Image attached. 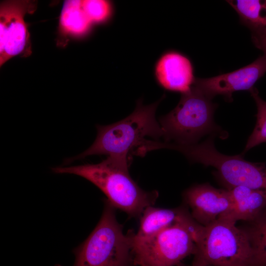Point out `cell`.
Listing matches in <instances>:
<instances>
[{"mask_svg":"<svg viewBox=\"0 0 266 266\" xmlns=\"http://www.w3.org/2000/svg\"><path fill=\"white\" fill-rule=\"evenodd\" d=\"M129 160L107 157L101 162L70 166L52 168L58 174H72L82 177L97 187L116 209L130 216L140 217L144 209L153 205L158 191H146L131 176Z\"/></svg>","mask_w":266,"mask_h":266,"instance_id":"obj_1","label":"cell"},{"mask_svg":"<svg viewBox=\"0 0 266 266\" xmlns=\"http://www.w3.org/2000/svg\"><path fill=\"white\" fill-rule=\"evenodd\" d=\"M163 98L148 105H144L138 100L134 110L126 118L108 125H97V135L92 145L77 156L66 159V164L100 155L131 161V157L143 145L147 137L156 140L163 137V131L155 114Z\"/></svg>","mask_w":266,"mask_h":266,"instance_id":"obj_2","label":"cell"},{"mask_svg":"<svg viewBox=\"0 0 266 266\" xmlns=\"http://www.w3.org/2000/svg\"><path fill=\"white\" fill-rule=\"evenodd\" d=\"M200 226L189 213L181 221L149 237L128 233L134 266H177L195 254Z\"/></svg>","mask_w":266,"mask_h":266,"instance_id":"obj_3","label":"cell"},{"mask_svg":"<svg viewBox=\"0 0 266 266\" xmlns=\"http://www.w3.org/2000/svg\"><path fill=\"white\" fill-rule=\"evenodd\" d=\"M212 136L200 143L166 142L163 147L180 152L192 163L214 167L216 176L227 189L244 186L266 192L265 164L249 162L241 155L228 156L219 152L215 147Z\"/></svg>","mask_w":266,"mask_h":266,"instance_id":"obj_4","label":"cell"},{"mask_svg":"<svg viewBox=\"0 0 266 266\" xmlns=\"http://www.w3.org/2000/svg\"><path fill=\"white\" fill-rule=\"evenodd\" d=\"M235 224L231 218L222 217L207 226H201L192 264L251 266L253 249L248 235Z\"/></svg>","mask_w":266,"mask_h":266,"instance_id":"obj_5","label":"cell"},{"mask_svg":"<svg viewBox=\"0 0 266 266\" xmlns=\"http://www.w3.org/2000/svg\"><path fill=\"white\" fill-rule=\"evenodd\" d=\"M212 100L194 85L182 94L177 106L159 118L164 142L190 145L208 133L222 134L214 121L217 105Z\"/></svg>","mask_w":266,"mask_h":266,"instance_id":"obj_6","label":"cell"},{"mask_svg":"<svg viewBox=\"0 0 266 266\" xmlns=\"http://www.w3.org/2000/svg\"><path fill=\"white\" fill-rule=\"evenodd\" d=\"M74 253L73 266H134L129 233H124L115 208L107 200L100 221Z\"/></svg>","mask_w":266,"mask_h":266,"instance_id":"obj_7","label":"cell"},{"mask_svg":"<svg viewBox=\"0 0 266 266\" xmlns=\"http://www.w3.org/2000/svg\"><path fill=\"white\" fill-rule=\"evenodd\" d=\"M33 0H8L0 6V66L18 55L31 54L30 33L24 20L36 10Z\"/></svg>","mask_w":266,"mask_h":266,"instance_id":"obj_8","label":"cell"},{"mask_svg":"<svg viewBox=\"0 0 266 266\" xmlns=\"http://www.w3.org/2000/svg\"><path fill=\"white\" fill-rule=\"evenodd\" d=\"M183 197L192 218L204 227L220 218L230 217L233 210L229 191L217 189L208 183L190 187L184 192Z\"/></svg>","mask_w":266,"mask_h":266,"instance_id":"obj_9","label":"cell"},{"mask_svg":"<svg viewBox=\"0 0 266 266\" xmlns=\"http://www.w3.org/2000/svg\"><path fill=\"white\" fill-rule=\"evenodd\" d=\"M266 72V55L264 54L251 64L233 71L205 78L195 79L193 85L212 99L217 95L232 100L233 93L250 91Z\"/></svg>","mask_w":266,"mask_h":266,"instance_id":"obj_10","label":"cell"},{"mask_svg":"<svg viewBox=\"0 0 266 266\" xmlns=\"http://www.w3.org/2000/svg\"><path fill=\"white\" fill-rule=\"evenodd\" d=\"M155 75L163 88L182 95L191 90L196 79L190 60L174 51L166 53L160 58L155 67Z\"/></svg>","mask_w":266,"mask_h":266,"instance_id":"obj_11","label":"cell"},{"mask_svg":"<svg viewBox=\"0 0 266 266\" xmlns=\"http://www.w3.org/2000/svg\"><path fill=\"white\" fill-rule=\"evenodd\" d=\"M229 191L234 207L228 217L236 222L244 221L249 227L260 225L266 221V192L244 186H237Z\"/></svg>","mask_w":266,"mask_h":266,"instance_id":"obj_12","label":"cell"},{"mask_svg":"<svg viewBox=\"0 0 266 266\" xmlns=\"http://www.w3.org/2000/svg\"><path fill=\"white\" fill-rule=\"evenodd\" d=\"M184 207L175 208L146 207L141 215L137 232L133 233L137 238H147L181 221L189 213Z\"/></svg>","mask_w":266,"mask_h":266,"instance_id":"obj_13","label":"cell"},{"mask_svg":"<svg viewBox=\"0 0 266 266\" xmlns=\"http://www.w3.org/2000/svg\"><path fill=\"white\" fill-rule=\"evenodd\" d=\"M252 33L266 36V0H227Z\"/></svg>","mask_w":266,"mask_h":266,"instance_id":"obj_14","label":"cell"},{"mask_svg":"<svg viewBox=\"0 0 266 266\" xmlns=\"http://www.w3.org/2000/svg\"><path fill=\"white\" fill-rule=\"evenodd\" d=\"M92 23L83 9L82 0L65 1L59 20L61 33L64 34L81 35L88 32Z\"/></svg>","mask_w":266,"mask_h":266,"instance_id":"obj_15","label":"cell"},{"mask_svg":"<svg viewBox=\"0 0 266 266\" xmlns=\"http://www.w3.org/2000/svg\"><path fill=\"white\" fill-rule=\"evenodd\" d=\"M249 92L257 107L256 123L254 130L249 136L243 153L251 148L266 142V101L259 96L258 90L253 87Z\"/></svg>","mask_w":266,"mask_h":266,"instance_id":"obj_16","label":"cell"},{"mask_svg":"<svg viewBox=\"0 0 266 266\" xmlns=\"http://www.w3.org/2000/svg\"><path fill=\"white\" fill-rule=\"evenodd\" d=\"M253 249L251 266H266V221L262 224L244 229Z\"/></svg>","mask_w":266,"mask_h":266,"instance_id":"obj_17","label":"cell"},{"mask_svg":"<svg viewBox=\"0 0 266 266\" xmlns=\"http://www.w3.org/2000/svg\"><path fill=\"white\" fill-rule=\"evenodd\" d=\"M83 9L92 22H101L108 18L111 10L109 1L104 0H82Z\"/></svg>","mask_w":266,"mask_h":266,"instance_id":"obj_18","label":"cell"},{"mask_svg":"<svg viewBox=\"0 0 266 266\" xmlns=\"http://www.w3.org/2000/svg\"><path fill=\"white\" fill-rule=\"evenodd\" d=\"M252 39L254 45L262 50L266 55V36L262 34L252 33Z\"/></svg>","mask_w":266,"mask_h":266,"instance_id":"obj_19","label":"cell"},{"mask_svg":"<svg viewBox=\"0 0 266 266\" xmlns=\"http://www.w3.org/2000/svg\"><path fill=\"white\" fill-rule=\"evenodd\" d=\"M177 266H219L212 265H195L192 264L191 265H186L182 264V263L178 264Z\"/></svg>","mask_w":266,"mask_h":266,"instance_id":"obj_20","label":"cell"},{"mask_svg":"<svg viewBox=\"0 0 266 266\" xmlns=\"http://www.w3.org/2000/svg\"></svg>","mask_w":266,"mask_h":266,"instance_id":"obj_21","label":"cell"}]
</instances>
